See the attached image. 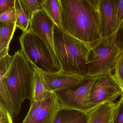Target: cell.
<instances>
[{"instance_id":"22","label":"cell","mask_w":123,"mask_h":123,"mask_svg":"<svg viewBox=\"0 0 123 123\" xmlns=\"http://www.w3.org/2000/svg\"><path fill=\"white\" fill-rule=\"evenodd\" d=\"M13 55L9 54L0 59V78H2L8 71L12 63Z\"/></svg>"},{"instance_id":"5","label":"cell","mask_w":123,"mask_h":123,"mask_svg":"<svg viewBox=\"0 0 123 123\" xmlns=\"http://www.w3.org/2000/svg\"><path fill=\"white\" fill-rule=\"evenodd\" d=\"M19 40L21 50L27 60L40 71L49 73L60 72L47 46L39 37L28 31L23 32Z\"/></svg>"},{"instance_id":"26","label":"cell","mask_w":123,"mask_h":123,"mask_svg":"<svg viewBox=\"0 0 123 123\" xmlns=\"http://www.w3.org/2000/svg\"><path fill=\"white\" fill-rule=\"evenodd\" d=\"M117 28L123 24V0H118L116 12Z\"/></svg>"},{"instance_id":"16","label":"cell","mask_w":123,"mask_h":123,"mask_svg":"<svg viewBox=\"0 0 123 123\" xmlns=\"http://www.w3.org/2000/svg\"><path fill=\"white\" fill-rule=\"evenodd\" d=\"M42 8L55 25L60 28L62 7L60 0H44Z\"/></svg>"},{"instance_id":"19","label":"cell","mask_w":123,"mask_h":123,"mask_svg":"<svg viewBox=\"0 0 123 123\" xmlns=\"http://www.w3.org/2000/svg\"><path fill=\"white\" fill-rule=\"evenodd\" d=\"M0 103L4 105L13 117L12 104L10 93L5 84L2 81H0Z\"/></svg>"},{"instance_id":"9","label":"cell","mask_w":123,"mask_h":123,"mask_svg":"<svg viewBox=\"0 0 123 123\" xmlns=\"http://www.w3.org/2000/svg\"><path fill=\"white\" fill-rule=\"evenodd\" d=\"M118 0H98L99 31L101 37L113 34L117 28L116 12Z\"/></svg>"},{"instance_id":"23","label":"cell","mask_w":123,"mask_h":123,"mask_svg":"<svg viewBox=\"0 0 123 123\" xmlns=\"http://www.w3.org/2000/svg\"><path fill=\"white\" fill-rule=\"evenodd\" d=\"M0 23H15L16 21V13L15 8H11L0 14Z\"/></svg>"},{"instance_id":"29","label":"cell","mask_w":123,"mask_h":123,"mask_svg":"<svg viewBox=\"0 0 123 123\" xmlns=\"http://www.w3.org/2000/svg\"><path fill=\"white\" fill-rule=\"evenodd\" d=\"M122 91H123V88L122 89Z\"/></svg>"},{"instance_id":"28","label":"cell","mask_w":123,"mask_h":123,"mask_svg":"<svg viewBox=\"0 0 123 123\" xmlns=\"http://www.w3.org/2000/svg\"><path fill=\"white\" fill-rule=\"evenodd\" d=\"M113 119H112V120L110 122H109V123H113Z\"/></svg>"},{"instance_id":"11","label":"cell","mask_w":123,"mask_h":123,"mask_svg":"<svg viewBox=\"0 0 123 123\" xmlns=\"http://www.w3.org/2000/svg\"><path fill=\"white\" fill-rule=\"evenodd\" d=\"M63 110L64 107L54 93L50 92L33 123H55L58 114Z\"/></svg>"},{"instance_id":"13","label":"cell","mask_w":123,"mask_h":123,"mask_svg":"<svg viewBox=\"0 0 123 123\" xmlns=\"http://www.w3.org/2000/svg\"><path fill=\"white\" fill-rule=\"evenodd\" d=\"M16 28V22L0 23V59L8 54L9 45Z\"/></svg>"},{"instance_id":"4","label":"cell","mask_w":123,"mask_h":123,"mask_svg":"<svg viewBox=\"0 0 123 123\" xmlns=\"http://www.w3.org/2000/svg\"><path fill=\"white\" fill-rule=\"evenodd\" d=\"M87 77L111 74L123 51V24L114 33L89 44Z\"/></svg>"},{"instance_id":"27","label":"cell","mask_w":123,"mask_h":123,"mask_svg":"<svg viewBox=\"0 0 123 123\" xmlns=\"http://www.w3.org/2000/svg\"><path fill=\"white\" fill-rule=\"evenodd\" d=\"M16 0H0V14L15 8Z\"/></svg>"},{"instance_id":"2","label":"cell","mask_w":123,"mask_h":123,"mask_svg":"<svg viewBox=\"0 0 123 123\" xmlns=\"http://www.w3.org/2000/svg\"><path fill=\"white\" fill-rule=\"evenodd\" d=\"M35 72L31 63L21 50L17 51L8 71L0 81L7 88L12 101L13 117L20 113L22 104L25 99L30 101L33 96Z\"/></svg>"},{"instance_id":"21","label":"cell","mask_w":123,"mask_h":123,"mask_svg":"<svg viewBox=\"0 0 123 123\" xmlns=\"http://www.w3.org/2000/svg\"><path fill=\"white\" fill-rule=\"evenodd\" d=\"M31 15L42 9V5L44 0H21Z\"/></svg>"},{"instance_id":"8","label":"cell","mask_w":123,"mask_h":123,"mask_svg":"<svg viewBox=\"0 0 123 123\" xmlns=\"http://www.w3.org/2000/svg\"><path fill=\"white\" fill-rule=\"evenodd\" d=\"M55 24L43 9L34 13L31 18L28 31L39 37L48 47L56 67L60 65L54 45V30Z\"/></svg>"},{"instance_id":"3","label":"cell","mask_w":123,"mask_h":123,"mask_svg":"<svg viewBox=\"0 0 123 123\" xmlns=\"http://www.w3.org/2000/svg\"><path fill=\"white\" fill-rule=\"evenodd\" d=\"M54 45L60 72L87 77L89 45L67 33L55 25Z\"/></svg>"},{"instance_id":"17","label":"cell","mask_w":123,"mask_h":123,"mask_svg":"<svg viewBox=\"0 0 123 123\" xmlns=\"http://www.w3.org/2000/svg\"><path fill=\"white\" fill-rule=\"evenodd\" d=\"M33 66L35 72L34 89L33 98L30 101L37 102L46 98L50 92L45 87L41 72L34 65Z\"/></svg>"},{"instance_id":"15","label":"cell","mask_w":123,"mask_h":123,"mask_svg":"<svg viewBox=\"0 0 123 123\" xmlns=\"http://www.w3.org/2000/svg\"><path fill=\"white\" fill-rule=\"evenodd\" d=\"M87 114L77 111L63 110L58 114L55 123H87Z\"/></svg>"},{"instance_id":"20","label":"cell","mask_w":123,"mask_h":123,"mask_svg":"<svg viewBox=\"0 0 123 123\" xmlns=\"http://www.w3.org/2000/svg\"><path fill=\"white\" fill-rule=\"evenodd\" d=\"M113 72H114L111 74L122 89L123 88V51L118 57L112 73Z\"/></svg>"},{"instance_id":"25","label":"cell","mask_w":123,"mask_h":123,"mask_svg":"<svg viewBox=\"0 0 123 123\" xmlns=\"http://www.w3.org/2000/svg\"><path fill=\"white\" fill-rule=\"evenodd\" d=\"M13 118L4 105L0 103V123H13Z\"/></svg>"},{"instance_id":"10","label":"cell","mask_w":123,"mask_h":123,"mask_svg":"<svg viewBox=\"0 0 123 123\" xmlns=\"http://www.w3.org/2000/svg\"><path fill=\"white\" fill-rule=\"evenodd\" d=\"M41 73L45 87L49 92L74 87L80 83L85 77L61 72L56 73Z\"/></svg>"},{"instance_id":"7","label":"cell","mask_w":123,"mask_h":123,"mask_svg":"<svg viewBox=\"0 0 123 123\" xmlns=\"http://www.w3.org/2000/svg\"><path fill=\"white\" fill-rule=\"evenodd\" d=\"M122 93L121 87L112 75L104 74L96 77L90 92L91 110L103 104L114 102Z\"/></svg>"},{"instance_id":"18","label":"cell","mask_w":123,"mask_h":123,"mask_svg":"<svg viewBox=\"0 0 123 123\" xmlns=\"http://www.w3.org/2000/svg\"><path fill=\"white\" fill-rule=\"evenodd\" d=\"M47 97L37 102H31L30 109L22 123H34L38 114L42 109Z\"/></svg>"},{"instance_id":"12","label":"cell","mask_w":123,"mask_h":123,"mask_svg":"<svg viewBox=\"0 0 123 123\" xmlns=\"http://www.w3.org/2000/svg\"><path fill=\"white\" fill-rule=\"evenodd\" d=\"M118 105V102H111L94 108L87 114V123H109L114 117Z\"/></svg>"},{"instance_id":"24","label":"cell","mask_w":123,"mask_h":123,"mask_svg":"<svg viewBox=\"0 0 123 123\" xmlns=\"http://www.w3.org/2000/svg\"><path fill=\"white\" fill-rule=\"evenodd\" d=\"M121 96L120 100L118 102V106L113 119V123H123V93Z\"/></svg>"},{"instance_id":"1","label":"cell","mask_w":123,"mask_h":123,"mask_svg":"<svg viewBox=\"0 0 123 123\" xmlns=\"http://www.w3.org/2000/svg\"><path fill=\"white\" fill-rule=\"evenodd\" d=\"M60 29L90 44L100 38L98 0H60Z\"/></svg>"},{"instance_id":"6","label":"cell","mask_w":123,"mask_h":123,"mask_svg":"<svg viewBox=\"0 0 123 123\" xmlns=\"http://www.w3.org/2000/svg\"><path fill=\"white\" fill-rule=\"evenodd\" d=\"M95 78L86 77L77 85L52 92L64 110L77 111L88 114L91 110L90 104L91 89Z\"/></svg>"},{"instance_id":"14","label":"cell","mask_w":123,"mask_h":123,"mask_svg":"<svg viewBox=\"0 0 123 123\" xmlns=\"http://www.w3.org/2000/svg\"><path fill=\"white\" fill-rule=\"evenodd\" d=\"M15 8L16 13V28L22 30L23 32L27 31L30 25L31 14L21 0H16Z\"/></svg>"}]
</instances>
